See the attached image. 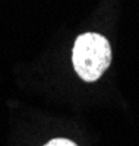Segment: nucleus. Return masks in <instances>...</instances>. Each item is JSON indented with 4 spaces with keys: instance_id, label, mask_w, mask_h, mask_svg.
I'll return each instance as SVG.
<instances>
[{
    "instance_id": "nucleus-1",
    "label": "nucleus",
    "mask_w": 139,
    "mask_h": 146,
    "mask_svg": "<svg viewBox=\"0 0 139 146\" xmlns=\"http://www.w3.org/2000/svg\"><path fill=\"white\" fill-rule=\"evenodd\" d=\"M72 63L82 80L94 82L100 79L111 63V47L108 40L95 32L79 35L73 45Z\"/></svg>"
},
{
    "instance_id": "nucleus-2",
    "label": "nucleus",
    "mask_w": 139,
    "mask_h": 146,
    "mask_svg": "<svg viewBox=\"0 0 139 146\" xmlns=\"http://www.w3.org/2000/svg\"><path fill=\"white\" fill-rule=\"evenodd\" d=\"M44 146H78V145L69 139H53L48 143H45Z\"/></svg>"
}]
</instances>
